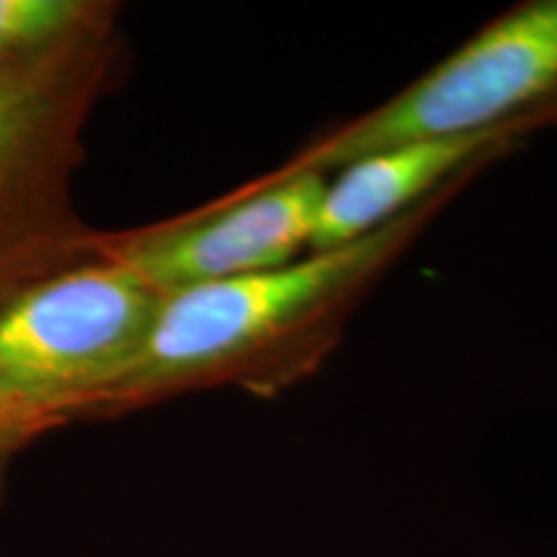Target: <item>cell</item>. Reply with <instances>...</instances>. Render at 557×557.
<instances>
[{"mask_svg": "<svg viewBox=\"0 0 557 557\" xmlns=\"http://www.w3.org/2000/svg\"><path fill=\"white\" fill-rule=\"evenodd\" d=\"M483 171L455 178L348 246L315 250L261 274L160 295L135 361L83 418L129 413L222 385L269 400L312 377L336 351L361 299Z\"/></svg>", "mask_w": 557, "mask_h": 557, "instance_id": "obj_1", "label": "cell"}, {"mask_svg": "<svg viewBox=\"0 0 557 557\" xmlns=\"http://www.w3.org/2000/svg\"><path fill=\"white\" fill-rule=\"evenodd\" d=\"M160 295L96 253L0 308V429L29 444L86 416L143 348Z\"/></svg>", "mask_w": 557, "mask_h": 557, "instance_id": "obj_3", "label": "cell"}, {"mask_svg": "<svg viewBox=\"0 0 557 557\" xmlns=\"http://www.w3.org/2000/svg\"><path fill=\"white\" fill-rule=\"evenodd\" d=\"M325 181L320 173L271 171L176 220L101 235L99 253L158 295L287 267L310 253Z\"/></svg>", "mask_w": 557, "mask_h": 557, "instance_id": "obj_5", "label": "cell"}, {"mask_svg": "<svg viewBox=\"0 0 557 557\" xmlns=\"http://www.w3.org/2000/svg\"><path fill=\"white\" fill-rule=\"evenodd\" d=\"M557 103V0H527L393 99L312 139L274 173L331 176L380 150L500 129Z\"/></svg>", "mask_w": 557, "mask_h": 557, "instance_id": "obj_4", "label": "cell"}, {"mask_svg": "<svg viewBox=\"0 0 557 557\" xmlns=\"http://www.w3.org/2000/svg\"><path fill=\"white\" fill-rule=\"evenodd\" d=\"M99 9V0H0V62L67 37Z\"/></svg>", "mask_w": 557, "mask_h": 557, "instance_id": "obj_7", "label": "cell"}, {"mask_svg": "<svg viewBox=\"0 0 557 557\" xmlns=\"http://www.w3.org/2000/svg\"><path fill=\"white\" fill-rule=\"evenodd\" d=\"M26 444L18 442L16 436H11L9 431L0 429V500H3V491H5V478H9V468L11 459L24 449Z\"/></svg>", "mask_w": 557, "mask_h": 557, "instance_id": "obj_8", "label": "cell"}, {"mask_svg": "<svg viewBox=\"0 0 557 557\" xmlns=\"http://www.w3.org/2000/svg\"><path fill=\"white\" fill-rule=\"evenodd\" d=\"M114 3L52 45L0 62V308L34 284L94 259L73 207L83 132L120 62Z\"/></svg>", "mask_w": 557, "mask_h": 557, "instance_id": "obj_2", "label": "cell"}, {"mask_svg": "<svg viewBox=\"0 0 557 557\" xmlns=\"http://www.w3.org/2000/svg\"><path fill=\"white\" fill-rule=\"evenodd\" d=\"M557 122V103L500 129L470 137L408 143L359 158L325 181L310 253L364 238L408 209L434 197L465 173L487 169L527 135Z\"/></svg>", "mask_w": 557, "mask_h": 557, "instance_id": "obj_6", "label": "cell"}]
</instances>
